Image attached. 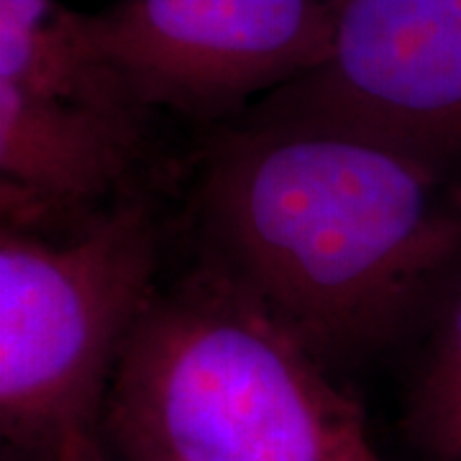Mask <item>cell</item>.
<instances>
[{"label":"cell","instance_id":"1","mask_svg":"<svg viewBox=\"0 0 461 461\" xmlns=\"http://www.w3.org/2000/svg\"><path fill=\"white\" fill-rule=\"evenodd\" d=\"M198 223L203 262L329 369L395 344L461 275V177L333 126L241 115Z\"/></svg>","mask_w":461,"mask_h":461},{"label":"cell","instance_id":"2","mask_svg":"<svg viewBox=\"0 0 461 461\" xmlns=\"http://www.w3.org/2000/svg\"><path fill=\"white\" fill-rule=\"evenodd\" d=\"M100 441L118 461H382L329 366L205 262L136 318Z\"/></svg>","mask_w":461,"mask_h":461},{"label":"cell","instance_id":"3","mask_svg":"<svg viewBox=\"0 0 461 461\" xmlns=\"http://www.w3.org/2000/svg\"><path fill=\"white\" fill-rule=\"evenodd\" d=\"M157 257L154 211L131 190L69 233L0 223V438L57 459L100 433Z\"/></svg>","mask_w":461,"mask_h":461},{"label":"cell","instance_id":"4","mask_svg":"<svg viewBox=\"0 0 461 461\" xmlns=\"http://www.w3.org/2000/svg\"><path fill=\"white\" fill-rule=\"evenodd\" d=\"M333 0H113L75 11L83 59L129 111L247 113L326 62Z\"/></svg>","mask_w":461,"mask_h":461},{"label":"cell","instance_id":"5","mask_svg":"<svg viewBox=\"0 0 461 461\" xmlns=\"http://www.w3.org/2000/svg\"><path fill=\"white\" fill-rule=\"evenodd\" d=\"M326 62L247 118L366 133L461 177V0H333Z\"/></svg>","mask_w":461,"mask_h":461},{"label":"cell","instance_id":"6","mask_svg":"<svg viewBox=\"0 0 461 461\" xmlns=\"http://www.w3.org/2000/svg\"><path fill=\"white\" fill-rule=\"evenodd\" d=\"M144 126L0 77V190L90 218L129 190Z\"/></svg>","mask_w":461,"mask_h":461},{"label":"cell","instance_id":"7","mask_svg":"<svg viewBox=\"0 0 461 461\" xmlns=\"http://www.w3.org/2000/svg\"><path fill=\"white\" fill-rule=\"evenodd\" d=\"M0 77L144 126L85 62L75 11L57 0H0Z\"/></svg>","mask_w":461,"mask_h":461},{"label":"cell","instance_id":"8","mask_svg":"<svg viewBox=\"0 0 461 461\" xmlns=\"http://www.w3.org/2000/svg\"><path fill=\"white\" fill-rule=\"evenodd\" d=\"M402 430L420 461H461V275L433 311Z\"/></svg>","mask_w":461,"mask_h":461},{"label":"cell","instance_id":"9","mask_svg":"<svg viewBox=\"0 0 461 461\" xmlns=\"http://www.w3.org/2000/svg\"><path fill=\"white\" fill-rule=\"evenodd\" d=\"M90 218L69 215L44 200L32 198V195L0 190V223H5V226L41 230V233H69V230L80 229Z\"/></svg>","mask_w":461,"mask_h":461},{"label":"cell","instance_id":"10","mask_svg":"<svg viewBox=\"0 0 461 461\" xmlns=\"http://www.w3.org/2000/svg\"><path fill=\"white\" fill-rule=\"evenodd\" d=\"M54 461H118L100 441V433L77 438L75 444H69Z\"/></svg>","mask_w":461,"mask_h":461},{"label":"cell","instance_id":"11","mask_svg":"<svg viewBox=\"0 0 461 461\" xmlns=\"http://www.w3.org/2000/svg\"><path fill=\"white\" fill-rule=\"evenodd\" d=\"M0 461H54L51 456L44 454H36L32 448H23V446L11 444L5 438H0Z\"/></svg>","mask_w":461,"mask_h":461}]
</instances>
